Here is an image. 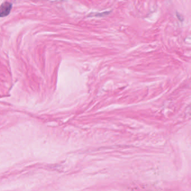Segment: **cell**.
I'll list each match as a JSON object with an SVG mask.
<instances>
[{"mask_svg":"<svg viewBox=\"0 0 191 191\" xmlns=\"http://www.w3.org/2000/svg\"><path fill=\"white\" fill-rule=\"evenodd\" d=\"M13 8V5L9 2H4L2 3L0 7V16L1 17H6L10 14L11 9Z\"/></svg>","mask_w":191,"mask_h":191,"instance_id":"obj_1","label":"cell"}]
</instances>
